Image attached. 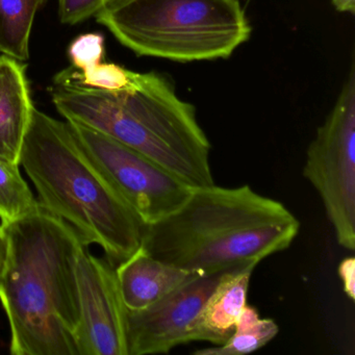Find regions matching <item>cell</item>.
<instances>
[{
  "label": "cell",
  "mask_w": 355,
  "mask_h": 355,
  "mask_svg": "<svg viewBox=\"0 0 355 355\" xmlns=\"http://www.w3.org/2000/svg\"><path fill=\"white\" fill-rule=\"evenodd\" d=\"M113 0H59V16L62 24H80L96 15Z\"/></svg>",
  "instance_id": "ac0fdd59"
},
{
  "label": "cell",
  "mask_w": 355,
  "mask_h": 355,
  "mask_svg": "<svg viewBox=\"0 0 355 355\" xmlns=\"http://www.w3.org/2000/svg\"><path fill=\"white\" fill-rule=\"evenodd\" d=\"M1 225L8 253L0 274V302L11 330L12 354L78 355L76 263L88 245L41 205Z\"/></svg>",
  "instance_id": "6da1fadb"
},
{
  "label": "cell",
  "mask_w": 355,
  "mask_h": 355,
  "mask_svg": "<svg viewBox=\"0 0 355 355\" xmlns=\"http://www.w3.org/2000/svg\"><path fill=\"white\" fill-rule=\"evenodd\" d=\"M300 222L279 201L249 184L203 187L171 215L145 226L142 247L155 259L196 274L225 271L286 250Z\"/></svg>",
  "instance_id": "7a4b0ae2"
},
{
  "label": "cell",
  "mask_w": 355,
  "mask_h": 355,
  "mask_svg": "<svg viewBox=\"0 0 355 355\" xmlns=\"http://www.w3.org/2000/svg\"><path fill=\"white\" fill-rule=\"evenodd\" d=\"M303 176L315 189L343 248L355 249V67L306 151Z\"/></svg>",
  "instance_id": "8992f818"
},
{
  "label": "cell",
  "mask_w": 355,
  "mask_h": 355,
  "mask_svg": "<svg viewBox=\"0 0 355 355\" xmlns=\"http://www.w3.org/2000/svg\"><path fill=\"white\" fill-rule=\"evenodd\" d=\"M257 266V263H247L223 274L201 313L199 322L201 342L220 346L232 336L247 305L249 284Z\"/></svg>",
  "instance_id": "7c38bea8"
},
{
  "label": "cell",
  "mask_w": 355,
  "mask_h": 355,
  "mask_svg": "<svg viewBox=\"0 0 355 355\" xmlns=\"http://www.w3.org/2000/svg\"><path fill=\"white\" fill-rule=\"evenodd\" d=\"M95 17L137 55L178 63L228 59L252 32L239 0H113Z\"/></svg>",
  "instance_id": "5b68a950"
},
{
  "label": "cell",
  "mask_w": 355,
  "mask_h": 355,
  "mask_svg": "<svg viewBox=\"0 0 355 355\" xmlns=\"http://www.w3.org/2000/svg\"><path fill=\"white\" fill-rule=\"evenodd\" d=\"M338 276L342 280L345 294L350 300H355V259L354 257H346L338 263Z\"/></svg>",
  "instance_id": "d6986e66"
},
{
  "label": "cell",
  "mask_w": 355,
  "mask_h": 355,
  "mask_svg": "<svg viewBox=\"0 0 355 355\" xmlns=\"http://www.w3.org/2000/svg\"><path fill=\"white\" fill-rule=\"evenodd\" d=\"M68 55L73 68L80 71L94 67L105 55V38L95 33L80 35L70 44Z\"/></svg>",
  "instance_id": "e0dca14e"
},
{
  "label": "cell",
  "mask_w": 355,
  "mask_h": 355,
  "mask_svg": "<svg viewBox=\"0 0 355 355\" xmlns=\"http://www.w3.org/2000/svg\"><path fill=\"white\" fill-rule=\"evenodd\" d=\"M45 209L121 263L142 245L145 225L83 150L68 122L34 107L20 155Z\"/></svg>",
  "instance_id": "277c9868"
},
{
  "label": "cell",
  "mask_w": 355,
  "mask_h": 355,
  "mask_svg": "<svg viewBox=\"0 0 355 355\" xmlns=\"http://www.w3.org/2000/svg\"><path fill=\"white\" fill-rule=\"evenodd\" d=\"M51 96L67 121L119 141L192 188L215 184L211 143L199 125L196 109L178 96L164 74L132 71L130 86L115 93L55 84Z\"/></svg>",
  "instance_id": "3957f363"
},
{
  "label": "cell",
  "mask_w": 355,
  "mask_h": 355,
  "mask_svg": "<svg viewBox=\"0 0 355 355\" xmlns=\"http://www.w3.org/2000/svg\"><path fill=\"white\" fill-rule=\"evenodd\" d=\"M45 0H0V53L18 61L30 57V37Z\"/></svg>",
  "instance_id": "4fadbf2b"
},
{
  "label": "cell",
  "mask_w": 355,
  "mask_h": 355,
  "mask_svg": "<svg viewBox=\"0 0 355 355\" xmlns=\"http://www.w3.org/2000/svg\"><path fill=\"white\" fill-rule=\"evenodd\" d=\"M26 65L0 55V159L19 164L34 110Z\"/></svg>",
  "instance_id": "8fae6325"
},
{
  "label": "cell",
  "mask_w": 355,
  "mask_h": 355,
  "mask_svg": "<svg viewBox=\"0 0 355 355\" xmlns=\"http://www.w3.org/2000/svg\"><path fill=\"white\" fill-rule=\"evenodd\" d=\"M80 322L78 355H128L126 313L111 261L94 257L85 246L76 263Z\"/></svg>",
  "instance_id": "9c48e42d"
},
{
  "label": "cell",
  "mask_w": 355,
  "mask_h": 355,
  "mask_svg": "<svg viewBox=\"0 0 355 355\" xmlns=\"http://www.w3.org/2000/svg\"><path fill=\"white\" fill-rule=\"evenodd\" d=\"M8 242L7 236L3 225L0 224V274L5 268L6 261H7Z\"/></svg>",
  "instance_id": "ffe728a7"
},
{
  "label": "cell",
  "mask_w": 355,
  "mask_h": 355,
  "mask_svg": "<svg viewBox=\"0 0 355 355\" xmlns=\"http://www.w3.org/2000/svg\"><path fill=\"white\" fill-rule=\"evenodd\" d=\"M195 275L155 259L142 247L116 268L120 294L130 311L150 306Z\"/></svg>",
  "instance_id": "30bf717a"
},
{
  "label": "cell",
  "mask_w": 355,
  "mask_h": 355,
  "mask_svg": "<svg viewBox=\"0 0 355 355\" xmlns=\"http://www.w3.org/2000/svg\"><path fill=\"white\" fill-rule=\"evenodd\" d=\"M19 164L0 159V219L12 223L36 211L40 203L22 178Z\"/></svg>",
  "instance_id": "9a60e30c"
},
{
  "label": "cell",
  "mask_w": 355,
  "mask_h": 355,
  "mask_svg": "<svg viewBox=\"0 0 355 355\" xmlns=\"http://www.w3.org/2000/svg\"><path fill=\"white\" fill-rule=\"evenodd\" d=\"M226 271L197 274L150 306L128 309V355L166 354L178 345L199 342L203 307Z\"/></svg>",
  "instance_id": "ba28073f"
},
{
  "label": "cell",
  "mask_w": 355,
  "mask_h": 355,
  "mask_svg": "<svg viewBox=\"0 0 355 355\" xmlns=\"http://www.w3.org/2000/svg\"><path fill=\"white\" fill-rule=\"evenodd\" d=\"M132 72L116 64L99 63L88 69L64 70L55 78V84H76L87 88L115 93L130 86Z\"/></svg>",
  "instance_id": "2e32d148"
},
{
  "label": "cell",
  "mask_w": 355,
  "mask_h": 355,
  "mask_svg": "<svg viewBox=\"0 0 355 355\" xmlns=\"http://www.w3.org/2000/svg\"><path fill=\"white\" fill-rule=\"evenodd\" d=\"M332 5L340 13L354 14L355 0H331Z\"/></svg>",
  "instance_id": "44dd1931"
},
{
  "label": "cell",
  "mask_w": 355,
  "mask_h": 355,
  "mask_svg": "<svg viewBox=\"0 0 355 355\" xmlns=\"http://www.w3.org/2000/svg\"><path fill=\"white\" fill-rule=\"evenodd\" d=\"M279 332L272 319H261L248 304L243 309L232 336L224 344L195 351L196 355H245L255 352L271 342Z\"/></svg>",
  "instance_id": "5bb4252c"
},
{
  "label": "cell",
  "mask_w": 355,
  "mask_h": 355,
  "mask_svg": "<svg viewBox=\"0 0 355 355\" xmlns=\"http://www.w3.org/2000/svg\"><path fill=\"white\" fill-rule=\"evenodd\" d=\"M78 144L145 226L178 211L194 188L163 166L119 141L67 121Z\"/></svg>",
  "instance_id": "52a82bcc"
}]
</instances>
